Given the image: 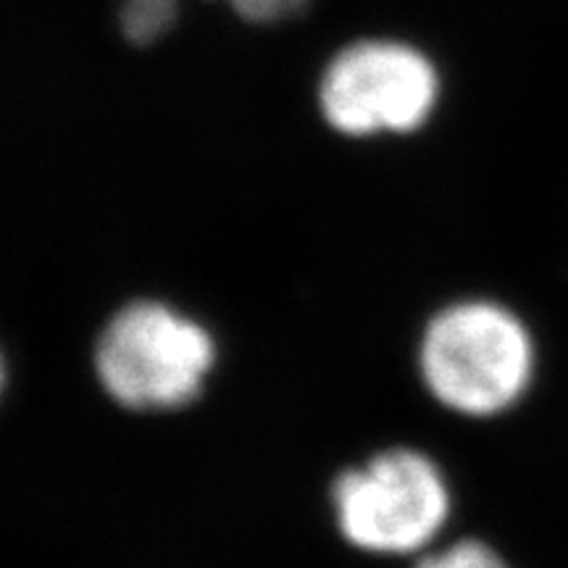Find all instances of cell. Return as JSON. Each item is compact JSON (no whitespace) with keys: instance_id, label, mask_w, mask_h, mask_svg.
Wrapping results in <instances>:
<instances>
[{"instance_id":"4","label":"cell","mask_w":568,"mask_h":568,"mask_svg":"<svg viewBox=\"0 0 568 568\" xmlns=\"http://www.w3.org/2000/svg\"><path fill=\"white\" fill-rule=\"evenodd\" d=\"M318 101L332 130L351 138L410 132L435 109L437 74L400 42H358L329 63Z\"/></svg>"},{"instance_id":"6","label":"cell","mask_w":568,"mask_h":568,"mask_svg":"<svg viewBox=\"0 0 568 568\" xmlns=\"http://www.w3.org/2000/svg\"><path fill=\"white\" fill-rule=\"evenodd\" d=\"M416 568H510L493 545L481 539H458L439 550L422 552Z\"/></svg>"},{"instance_id":"3","label":"cell","mask_w":568,"mask_h":568,"mask_svg":"<svg viewBox=\"0 0 568 568\" xmlns=\"http://www.w3.org/2000/svg\"><path fill=\"white\" fill-rule=\"evenodd\" d=\"M337 529L374 556H422L435 548L453 497L443 468L414 447L376 453L332 487Z\"/></svg>"},{"instance_id":"1","label":"cell","mask_w":568,"mask_h":568,"mask_svg":"<svg viewBox=\"0 0 568 568\" xmlns=\"http://www.w3.org/2000/svg\"><path fill=\"white\" fill-rule=\"evenodd\" d=\"M418 368L443 408L466 418H495L527 397L537 374V345L516 311L471 297L432 316Z\"/></svg>"},{"instance_id":"7","label":"cell","mask_w":568,"mask_h":568,"mask_svg":"<svg viewBox=\"0 0 568 568\" xmlns=\"http://www.w3.org/2000/svg\"><path fill=\"white\" fill-rule=\"evenodd\" d=\"M0 387H3V361H0Z\"/></svg>"},{"instance_id":"2","label":"cell","mask_w":568,"mask_h":568,"mask_svg":"<svg viewBox=\"0 0 568 568\" xmlns=\"http://www.w3.org/2000/svg\"><path fill=\"white\" fill-rule=\"evenodd\" d=\"M216 366V343L195 318L159 301L116 311L95 345V376L119 406L159 414L193 403Z\"/></svg>"},{"instance_id":"5","label":"cell","mask_w":568,"mask_h":568,"mask_svg":"<svg viewBox=\"0 0 568 568\" xmlns=\"http://www.w3.org/2000/svg\"><path fill=\"white\" fill-rule=\"evenodd\" d=\"M247 21H280L295 17L308 0H226ZM180 0H124L122 27L132 42L159 40L176 21Z\"/></svg>"}]
</instances>
